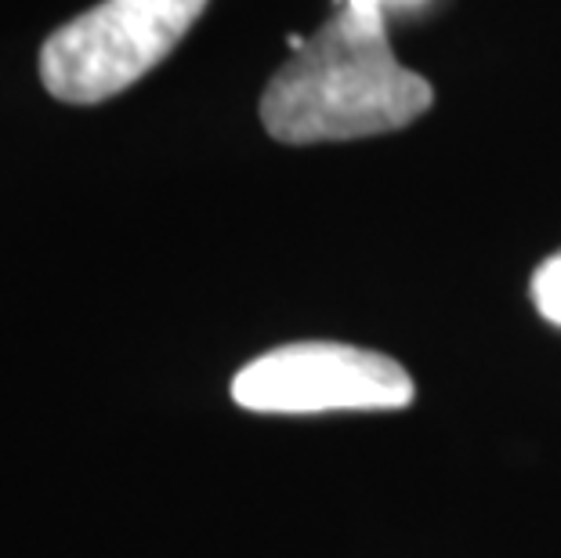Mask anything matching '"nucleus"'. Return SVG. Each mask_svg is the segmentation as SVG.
Segmentation results:
<instances>
[{"instance_id": "obj_1", "label": "nucleus", "mask_w": 561, "mask_h": 558, "mask_svg": "<svg viewBox=\"0 0 561 558\" xmlns=\"http://www.w3.org/2000/svg\"><path fill=\"white\" fill-rule=\"evenodd\" d=\"M427 105L432 84L391 52L385 11L337 0V11L268 80L261 124L286 146H316L388 135Z\"/></svg>"}, {"instance_id": "obj_2", "label": "nucleus", "mask_w": 561, "mask_h": 558, "mask_svg": "<svg viewBox=\"0 0 561 558\" xmlns=\"http://www.w3.org/2000/svg\"><path fill=\"white\" fill-rule=\"evenodd\" d=\"M207 0H102L41 47V80L58 102L94 105L157 69Z\"/></svg>"}, {"instance_id": "obj_3", "label": "nucleus", "mask_w": 561, "mask_h": 558, "mask_svg": "<svg viewBox=\"0 0 561 558\" xmlns=\"http://www.w3.org/2000/svg\"><path fill=\"white\" fill-rule=\"evenodd\" d=\"M413 377L391 355L341 341H297L257 355L232 382V399L254 413L402 410Z\"/></svg>"}, {"instance_id": "obj_4", "label": "nucleus", "mask_w": 561, "mask_h": 558, "mask_svg": "<svg viewBox=\"0 0 561 558\" xmlns=\"http://www.w3.org/2000/svg\"><path fill=\"white\" fill-rule=\"evenodd\" d=\"M533 301L547 323L561 327V254L547 258L533 276Z\"/></svg>"}, {"instance_id": "obj_5", "label": "nucleus", "mask_w": 561, "mask_h": 558, "mask_svg": "<svg viewBox=\"0 0 561 558\" xmlns=\"http://www.w3.org/2000/svg\"><path fill=\"white\" fill-rule=\"evenodd\" d=\"M363 4H374L377 11H385V15H391V11H410L416 4H424V0H363Z\"/></svg>"}]
</instances>
